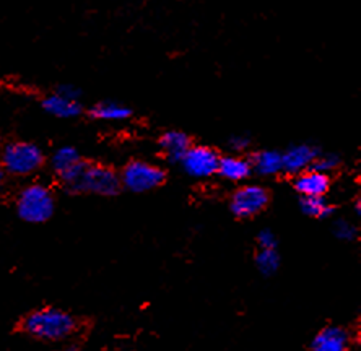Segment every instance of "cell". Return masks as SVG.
<instances>
[{
	"instance_id": "11",
	"label": "cell",
	"mask_w": 361,
	"mask_h": 351,
	"mask_svg": "<svg viewBox=\"0 0 361 351\" xmlns=\"http://www.w3.org/2000/svg\"><path fill=\"white\" fill-rule=\"evenodd\" d=\"M216 174L223 179L230 180V183H241V180H246L252 174V168L251 163H249V158L246 156L226 155L220 156Z\"/></svg>"
},
{
	"instance_id": "9",
	"label": "cell",
	"mask_w": 361,
	"mask_h": 351,
	"mask_svg": "<svg viewBox=\"0 0 361 351\" xmlns=\"http://www.w3.org/2000/svg\"><path fill=\"white\" fill-rule=\"evenodd\" d=\"M348 331L341 326H327L316 333L311 342V351H350Z\"/></svg>"
},
{
	"instance_id": "24",
	"label": "cell",
	"mask_w": 361,
	"mask_h": 351,
	"mask_svg": "<svg viewBox=\"0 0 361 351\" xmlns=\"http://www.w3.org/2000/svg\"><path fill=\"white\" fill-rule=\"evenodd\" d=\"M4 185H5V171L2 169V166H0V192H2Z\"/></svg>"
},
{
	"instance_id": "7",
	"label": "cell",
	"mask_w": 361,
	"mask_h": 351,
	"mask_svg": "<svg viewBox=\"0 0 361 351\" xmlns=\"http://www.w3.org/2000/svg\"><path fill=\"white\" fill-rule=\"evenodd\" d=\"M220 155L205 145H190L179 164L184 173L194 179H207L216 174Z\"/></svg>"
},
{
	"instance_id": "25",
	"label": "cell",
	"mask_w": 361,
	"mask_h": 351,
	"mask_svg": "<svg viewBox=\"0 0 361 351\" xmlns=\"http://www.w3.org/2000/svg\"><path fill=\"white\" fill-rule=\"evenodd\" d=\"M63 351H82L80 348H78L77 347V345H71V347H67L66 350H63Z\"/></svg>"
},
{
	"instance_id": "3",
	"label": "cell",
	"mask_w": 361,
	"mask_h": 351,
	"mask_svg": "<svg viewBox=\"0 0 361 351\" xmlns=\"http://www.w3.org/2000/svg\"><path fill=\"white\" fill-rule=\"evenodd\" d=\"M56 211L52 190L41 183H33L20 190L17 197V214L26 223H46Z\"/></svg>"
},
{
	"instance_id": "6",
	"label": "cell",
	"mask_w": 361,
	"mask_h": 351,
	"mask_svg": "<svg viewBox=\"0 0 361 351\" xmlns=\"http://www.w3.org/2000/svg\"><path fill=\"white\" fill-rule=\"evenodd\" d=\"M269 190L257 184H247L236 189L230 199V210L236 218H252L267 209Z\"/></svg>"
},
{
	"instance_id": "21",
	"label": "cell",
	"mask_w": 361,
	"mask_h": 351,
	"mask_svg": "<svg viewBox=\"0 0 361 351\" xmlns=\"http://www.w3.org/2000/svg\"><path fill=\"white\" fill-rule=\"evenodd\" d=\"M257 244L259 249H277L279 247V238L272 230L264 228L257 234Z\"/></svg>"
},
{
	"instance_id": "5",
	"label": "cell",
	"mask_w": 361,
	"mask_h": 351,
	"mask_svg": "<svg viewBox=\"0 0 361 351\" xmlns=\"http://www.w3.org/2000/svg\"><path fill=\"white\" fill-rule=\"evenodd\" d=\"M121 185L130 192L145 194L155 190L166 180V171L163 168L143 159H134L127 163L121 174Z\"/></svg>"
},
{
	"instance_id": "14",
	"label": "cell",
	"mask_w": 361,
	"mask_h": 351,
	"mask_svg": "<svg viewBox=\"0 0 361 351\" xmlns=\"http://www.w3.org/2000/svg\"><path fill=\"white\" fill-rule=\"evenodd\" d=\"M192 145L190 138L180 130H168L160 138V148L164 156L174 163H179Z\"/></svg>"
},
{
	"instance_id": "15",
	"label": "cell",
	"mask_w": 361,
	"mask_h": 351,
	"mask_svg": "<svg viewBox=\"0 0 361 351\" xmlns=\"http://www.w3.org/2000/svg\"><path fill=\"white\" fill-rule=\"evenodd\" d=\"M90 116L98 121H108V122H122L127 121L132 116V109L129 106L119 103V101H101V103L94 104Z\"/></svg>"
},
{
	"instance_id": "19",
	"label": "cell",
	"mask_w": 361,
	"mask_h": 351,
	"mask_svg": "<svg viewBox=\"0 0 361 351\" xmlns=\"http://www.w3.org/2000/svg\"><path fill=\"white\" fill-rule=\"evenodd\" d=\"M338 166H341V158L336 153H319L311 169L329 176V173L336 171Z\"/></svg>"
},
{
	"instance_id": "16",
	"label": "cell",
	"mask_w": 361,
	"mask_h": 351,
	"mask_svg": "<svg viewBox=\"0 0 361 351\" xmlns=\"http://www.w3.org/2000/svg\"><path fill=\"white\" fill-rule=\"evenodd\" d=\"M83 161L77 148L73 147H61L54 152V155L51 156V168L52 171L57 174V178H62L75 169L78 164Z\"/></svg>"
},
{
	"instance_id": "10",
	"label": "cell",
	"mask_w": 361,
	"mask_h": 351,
	"mask_svg": "<svg viewBox=\"0 0 361 351\" xmlns=\"http://www.w3.org/2000/svg\"><path fill=\"white\" fill-rule=\"evenodd\" d=\"M295 189L301 195V199H310V197H326L331 189V178L314 169L298 174L295 178Z\"/></svg>"
},
{
	"instance_id": "23",
	"label": "cell",
	"mask_w": 361,
	"mask_h": 351,
	"mask_svg": "<svg viewBox=\"0 0 361 351\" xmlns=\"http://www.w3.org/2000/svg\"><path fill=\"white\" fill-rule=\"evenodd\" d=\"M57 93H61V94H63V97H67L71 99H77V101H80V94H82L80 90L73 87V85H62V87L57 88Z\"/></svg>"
},
{
	"instance_id": "4",
	"label": "cell",
	"mask_w": 361,
	"mask_h": 351,
	"mask_svg": "<svg viewBox=\"0 0 361 351\" xmlns=\"http://www.w3.org/2000/svg\"><path fill=\"white\" fill-rule=\"evenodd\" d=\"M44 153L36 143L10 142L0 152V166L5 174L30 176L44 164Z\"/></svg>"
},
{
	"instance_id": "26",
	"label": "cell",
	"mask_w": 361,
	"mask_h": 351,
	"mask_svg": "<svg viewBox=\"0 0 361 351\" xmlns=\"http://www.w3.org/2000/svg\"><path fill=\"white\" fill-rule=\"evenodd\" d=\"M355 209H357V214H360V200H357V205H355Z\"/></svg>"
},
{
	"instance_id": "22",
	"label": "cell",
	"mask_w": 361,
	"mask_h": 351,
	"mask_svg": "<svg viewBox=\"0 0 361 351\" xmlns=\"http://www.w3.org/2000/svg\"><path fill=\"white\" fill-rule=\"evenodd\" d=\"M228 145H230L231 150L236 152V155H238V153L247 150L249 145H251V138H249V135H246V134H235L230 137Z\"/></svg>"
},
{
	"instance_id": "20",
	"label": "cell",
	"mask_w": 361,
	"mask_h": 351,
	"mask_svg": "<svg viewBox=\"0 0 361 351\" xmlns=\"http://www.w3.org/2000/svg\"><path fill=\"white\" fill-rule=\"evenodd\" d=\"M334 236H336L337 239H341V241H345V242H350L353 241L355 238H357V226L353 225V223H350L347 220H337L336 223H334Z\"/></svg>"
},
{
	"instance_id": "1",
	"label": "cell",
	"mask_w": 361,
	"mask_h": 351,
	"mask_svg": "<svg viewBox=\"0 0 361 351\" xmlns=\"http://www.w3.org/2000/svg\"><path fill=\"white\" fill-rule=\"evenodd\" d=\"M67 192L94 194L101 197H114L122 189L121 178L113 168L98 163L83 161L71 173L59 179Z\"/></svg>"
},
{
	"instance_id": "13",
	"label": "cell",
	"mask_w": 361,
	"mask_h": 351,
	"mask_svg": "<svg viewBox=\"0 0 361 351\" xmlns=\"http://www.w3.org/2000/svg\"><path fill=\"white\" fill-rule=\"evenodd\" d=\"M249 163H251L252 173L265 176V178L283 173L281 153L277 150H259L252 153L251 158H249Z\"/></svg>"
},
{
	"instance_id": "2",
	"label": "cell",
	"mask_w": 361,
	"mask_h": 351,
	"mask_svg": "<svg viewBox=\"0 0 361 351\" xmlns=\"http://www.w3.org/2000/svg\"><path fill=\"white\" fill-rule=\"evenodd\" d=\"M21 331L44 342H59L77 331V321L71 312L59 307H41L21 321Z\"/></svg>"
},
{
	"instance_id": "17",
	"label": "cell",
	"mask_w": 361,
	"mask_h": 351,
	"mask_svg": "<svg viewBox=\"0 0 361 351\" xmlns=\"http://www.w3.org/2000/svg\"><path fill=\"white\" fill-rule=\"evenodd\" d=\"M301 211L316 220H326L334 215V205L326 197H310V199L300 200Z\"/></svg>"
},
{
	"instance_id": "18",
	"label": "cell",
	"mask_w": 361,
	"mask_h": 351,
	"mask_svg": "<svg viewBox=\"0 0 361 351\" xmlns=\"http://www.w3.org/2000/svg\"><path fill=\"white\" fill-rule=\"evenodd\" d=\"M254 262H256V267L261 275L264 276L275 275L279 272L280 262H281L279 249H259Z\"/></svg>"
},
{
	"instance_id": "12",
	"label": "cell",
	"mask_w": 361,
	"mask_h": 351,
	"mask_svg": "<svg viewBox=\"0 0 361 351\" xmlns=\"http://www.w3.org/2000/svg\"><path fill=\"white\" fill-rule=\"evenodd\" d=\"M42 109H44L47 114L61 117V119H72V117L82 114L80 101L71 99L57 92L42 99Z\"/></svg>"
},
{
	"instance_id": "8",
	"label": "cell",
	"mask_w": 361,
	"mask_h": 351,
	"mask_svg": "<svg viewBox=\"0 0 361 351\" xmlns=\"http://www.w3.org/2000/svg\"><path fill=\"white\" fill-rule=\"evenodd\" d=\"M319 150L310 143H300V145L290 147L285 153H281V161H283V173L298 176L312 168Z\"/></svg>"
}]
</instances>
